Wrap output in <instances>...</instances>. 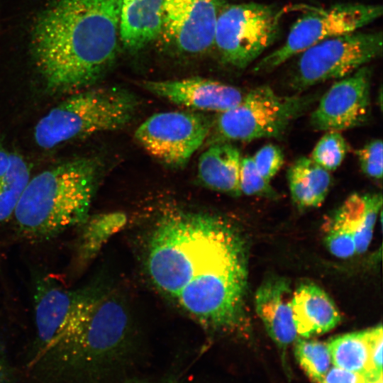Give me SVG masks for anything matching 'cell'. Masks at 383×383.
I'll list each match as a JSON object with an SVG mask.
<instances>
[{
    "mask_svg": "<svg viewBox=\"0 0 383 383\" xmlns=\"http://www.w3.org/2000/svg\"><path fill=\"white\" fill-rule=\"evenodd\" d=\"M145 267L155 288L207 331L231 332L243 325L248 248L228 220L167 211L149 235Z\"/></svg>",
    "mask_w": 383,
    "mask_h": 383,
    "instance_id": "6da1fadb",
    "label": "cell"
},
{
    "mask_svg": "<svg viewBox=\"0 0 383 383\" xmlns=\"http://www.w3.org/2000/svg\"><path fill=\"white\" fill-rule=\"evenodd\" d=\"M122 0H50L32 32V53L46 89L72 94L106 74L118 53Z\"/></svg>",
    "mask_w": 383,
    "mask_h": 383,
    "instance_id": "7a4b0ae2",
    "label": "cell"
},
{
    "mask_svg": "<svg viewBox=\"0 0 383 383\" xmlns=\"http://www.w3.org/2000/svg\"><path fill=\"white\" fill-rule=\"evenodd\" d=\"M99 176V163L81 157L29 179L13 214L19 233L26 238L43 240L84 224Z\"/></svg>",
    "mask_w": 383,
    "mask_h": 383,
    "instance_id": "3957f363",
    "label": "cell"
},
{
    "mask_svg": "<svg viewBox=\"0 0 383 383\" xmlns=\"http://www.w3.org/2000/svg\"><path fill=\"white\" fill-rule=\"evenodd\" d=\"M137 106L132 93L118 87L72 93L38 122L35 141L42 148L51 149L97 133L121 128L131 121Z\"/></svg>",
    "mask_w": 383,
    "mask_h": 383,
    "instance_id": "277c9868",
    "label": "cell"
},
{
    "mask_svg": "<svg viewBox=\"0 0 383 383\" xmlns=\"http://www.w3.org/2000/svg\"><path fill=\"white\" fill-rule=\"evenodd\" d=\"M130 326V316L123 302L99 287L67 332L48 353L70 365L97 363L121 349Z\"/></svg>",
    "mask_w": 383,
    "mask_h": 383,
    "instance_id": "5b68a950",
    "label": "cell"
},
{
    "mask_svg": "<svg viewBox=\"0 0 383 383\" xmlns=\"http://www.w3.org/2000/svg\"><path fill=\"white\" fill-rule=\"evenodd\" d=\"M316 94L282 96L270 87H257L213 120V143L280 138L316 101Z\"/></svg>",
    "mask_w": 383,
    "mask_h": 383,
    "instance_id": "8992f818",
    "label": "cell"
},
{
    "mask_svg": "<svg viewBox=\"0 0 383 383\" xmlns=\"http://www.w3.org/2000/svg\"><path fill=\"white\" fill-rule=\"evenodd\" d=\"M284 11L248 2L225 5L217 20L214 44L222 61L244 69L277 39Z\"/></svg>",
    "mask_w": 383,
    "mask_h": 383,
    "instance_id": "52a82bcc",
    "label": "cell"
},
{
    "mask_svg": "<svg viewBox=\"0 0 383 383\" xmlns=\"http://www.w3.org/2000/svg\"><path fill=\"white\" fill-rule=\"evenodd\" d=\"M382 14L381 5L343 3L313 8L303 14L291 28L282 46L260 59L253 72L265 74L296 55L331 38L357 31Z\"/></svg>",
    "mask_w": 383,
    "mask_h": 383,
    "instance_id": "ba28073f",
    "label": "cell"
},
{
    "mask_svg": "<svg viewBox=\"0 0 383 383\" xmlns=\"http://www.w3.org/2000/svg\"><path fill=\"white\" fill-rule=\"evenodd\" d=\"M382 53L381 31H355L331 38L299 54L290 87L299 92L330 79L344 78Z\"/></svg>",
    "mask_w": 383,
    "mask_h": 383,
    "instance_id": "9c48e42d",
    "label": "cell"
},
{
    "mask_svg": "<svg viewBox=\"0 0 383 383\" xmlns=\"http://www.w3.org/2000/svg\"><path fill=\"white\" fill-rule=\"evenodd\" d=\"M213 120L184 111L157 113L136 129L135 138L152 157L174 167L184 165L211 131Z\"/></svg>",
    "mask_w": 383,
    "mask_h": 383,
    "instance_id": "30bf717a",
    "label": "cell"
},
{
    "mask_svg": "<svg viewBox=\"0 0 383 383\" xmlns=\"http://www.w3.org/2000/svg\"><path fill=\"white\" fill-rule=\"evenodd\" d=\"M226 0H164L160 35L179 53L197 55L214 44L218 15Z\"/></svg>",
    "mask_w": 383,
    "mask_h": 383,
    "instance_id": "8fae6325",
    "label": "cell"
},
{
    "mask_svg": "<svg viewBox=\"0 0 383 383\" xmlns=\"http://www.w3.org/2000/svg\"><path fill=\"white\" fill-rule=\"evenodd\" d=\"M99 287L68 289L54 277L40 279L35 292V321L41 353H49L67 332Z\"/></svg>",
    "mask_w": 383,
    "mask_h": 383,
    "instance_id": "7c38bea8",
    "label": "cell"
},
{
    "mask_svg": "<svg viewBox=\"0 0 383 383\" xmlns=\"http://www.w3.org/2000/svg\"><path fill=\"white\" fill-rule=\"evenodd\" d=\"M372 74L365 65L335 82L311 114L313 128L339 131L365 124L371 113Z\"/></svg>",
    "mask_w": 383,
    "mask_h": 383,
    "instance_id": "4fadbf2b",
    "label": "cell"
},
{
    "mask_svg": "<svg viewBox=\"0 0 383 383\" xmlns=\"http://www.w3.org/2000/svg\"><path fill=\"white\" fill-rule=\"evenodd\" d=\"M141 86L149 92L190 109L222 113L236 106L242 91L219 81L189 77L165 81H144Z\"/></svg>",
    "mask_w": 383,
    "mask_h": 383,
    "instance_id": "5bb4252c",
    "label": "cell"
},
{
    "mask_svg": "<svg viewBox=\"0 0 383 383\" xmlns=\"http://www.w3.org/2000/svg\"><path fill=\"white\" fill-rule=\"evenodd\" d=\"M292 296L289 281L272 275L262 281L255 296L259 318L271 339L283 351L299 337L293 320Z\"/></svg>",
    "mask_w": 383,
    "mask_h": 383,
    "instance_id": "9a60e30c",
    "label": "cell"
},
{
    "mask_svg": "<svg viewBox=\"0 0 383 383\" xmlns=\"http://www.w3.org/2000/svg\"><path fill=\"white\" fill-rule=\"evenodd\" d=\"M292 315L299 336L304 338L327 333L341 321L333 299L312 282L302 283L293 292Z\"/></svg>",
    "mask_w": 383,
    "mask_h": 383,
    "instance_id": "2e32d148",
    "label": "cell"
},
{
    "mask_svg": "<svg viewBox=\"0 0 383 383\" xmlns=\"http://www.w3.org/2000/svg\"><path fill=\"white\" fill-rule=\"evenodd\" d=\"M164 0H122L119 39L135 52L160 36Z\"/></svg>",
    "mask_w": 383,
    "mask_h": 383,
    "instance_id": "e0dca14e",
    "label": "cell"
},
{
    "mask_svg": "<svg viewBox=\"0 0 383 383\" xmlns=\"http://www.w3.org/2000/svg\"><path fill=\"white\" fill-rule=\"evenodd\" d=\"M239 150L230 142L215 143L200 156L198 177L203 185L233 196H240Z\"/></svg>",
    "mask_w": 383,
    "mask_h": 383,
    "instance_id": "ac0fdd59",
    "label": "cell"
},
{
    "mask_svg": "<svg viewBox=\"0 0 383 383\" xmlns=\"http://www.w3.org/2000/svg\"><path fill=\"white\" fill-rule=\"evenodd\" d=\"M287 177L293 203L302 210L320 206L332 184L329 171L307 157L296 160Z\"/></svg>",
    "mask_w": 383,
    "mask_h": 383,
    "instance_id": "d6986e66",
    "label": "cell"
},
{
    "mask_svg": "<svg viewBox=\"0 0 383 383\" xmlns=\"http://www.w3.org/2000/svg\"><path fill=\"white\" fill-rule=\"evenodd\" d=\"M327 343L333 365L362 374L369 382L367 330L338 335Z\"/></svg>",
    "mask_w": 383,
    "mask_h": 383,
    "instance_id": "ffe728a7",
    "label": "cell"
},
{
    "mask_svg": "<svg viewBox=\"0 0 383 383\" xmlns=\"http://www.w3.org/2000/svg\"><path fill=\"white\" fill-rule=\"evenodd\" d=\"M29 169L25 160L13 154L10 167L0 177V224L10 218L19 197L30 179Z\"/></svg>",
    "mask_w": 383,
    "mask_h": 383,
    "instance_id": "44dd1931",
    "label": "cell"
},
{
    "mask_svg": "<svg viewBox=\"0 0 383 383\" xmlns=\"http://www.w3.org/2000/svg\"><path fill=\"white\" fill-rule=\"evenodd\" d=\"M294 354L306 375L316 383L333 365L327 343L299 337L295 341Z\"/></svg>",
    "mask_w": 383,
    "mask_h": 383,
    "instance_id": "7402d4cb",
    "label": "cell"
},
{
    "mask_svg": "<svg viewBox=\"0 0 383 383\" xmlns=\"http://www.w3.org/2000/svg\"><path fill=\"white\" fill-rule=\"evenodd\" d=\"M348 150V143L342 134L339 131H329L318 141L310 157L324 169L335 170L341 165Z\"/></svg>",
    "mask_w": 383,
    "mask_h": 383,
    "instance_id": "603a6c76",
    "label": "cell"
},
{
    "mask_svg": "<svg viewBox=\"0 0 383 383\" xmlns=\"http://www.w3.org/2000/svg\"><path fill=\"white\" fill-rule=\"evenodd\" d=\"M239 187L241 194L277 199L279 196L257 170L252 157L241 159Z\"/></svg>",
    "mask_w": 383,
    "mask_h": 383,
    "instance_id": "cb8c5ba5",
    "label": "cell"
},
{
    "mask_svg": "<svg viewBox=\"0 0 383 383\" xmlns=\"http://www.w3.org/2000/svg\"><path fill=\"white\" fill-rule=\"evenodd\" d=\"M323 227L325 244L332 255L346 259L356 254L354 236L351 232L329 218Z\"/></svg>",
    "mask_w": 383,
    "mask_h": 383,
    "instance_id": "d4e9b609",
    "label": "cell"
},
{
    "mask_svg": "<svg viewBox=\"0 0 383 383\" xmlns=\"http://www.w3.org/2000/svg\"><path fill=\"white\" fill-rule=\"evenodd\" d=\"M360 169L367 177L382 179L383 146L381 139H374L356 152Z\"/></svg>",
    "mask_w": 383,
    "mask_h": 383,
    "instance_id": "484cf974",
    "label": "cell"
},
{
    "mask_svg": "<svg viewBox=\"0 0 383 383\" xmlns=\"http://www.w3.org/2000/svg\"><path fill=\"white\" fill-rule=\"evenodd\" d=\"M252 158L260 174L268 182L279 172L284 160L281 148L273 144L262 147Z\"/></svg>",
    "mask_w": 383,
    "mask_h": 383,
    "instance_id": "4316f807",
    "label": "cell"
},
{
    "mask_svg": "<svg viewBox=\"0 0 383 383\" xmlns=\"http://www.w3.org/2000/svg\"><path fill=\"white\" fill-rule=\"evenodd\" d=\"M370 347L369 382L382 378V343L383 332L382 324L367 330Z\"/></svg>",
    "mask_w": 383,
    "mask_h": 383,
    "instance_id": "83f0119b",
    "label": "cell"
},
{
    "mask_svg": "<svg viewBox=\"0 0 383 383\" xmlns=\"http://www.w3.org/2000/svg\"><path fill=\"white\" fill-rule=\"evenodd\" d=\"M319 383H368V381L362 374L333 365Z\"/></svg>",
    "mask_w": 383,
    "mask_h": 383,
    "instance_id": "f1b7e54d",
    "label": "cell"
},
{
    "mask_svg": "<svg viewBox=\"0 0 383 383\" xmlns=\"http://www.w3.org/2000/svg\"><path fill=\"white\" fill-rule=\"evenodd\" d=\"M7 374V367L0 344V383H6Z\"/></svg>",
    "mask_w": 383,
    "mask_h": 383,
    "instance_id": "f546056e",
    "label": "cell"
},
{
    "mask_svg": "<svg viewBox=\"0 0 383 383\" xmlns=\"http://www.w3.org/2000/svg\"><path fill=\"white\" fill-rule=\"evenodd\" d=\"M371 383H382V378H380L377 381H375V382H371Z\"/></svg>",
    "mask_w": 383,
    "mask_h": 383,
    "instance_id": "4dcf8cb0",
    "label": "cell"
},
{
    "mask_svg": "<svg viewBox=\"0 0 383 383\" xmlns=\"http://www.w3.org/2000/svg\"><path fill=\"white\" fill-rule=\"evenodd\" d=\"M126 383H146V382H130ZM161 383H167V382H161Z\"/></svg>",
    "mask_w": 383,
    "mask_h": 383,
    "instance_id": "1f68e13d",
    "label": "cell"
},
{
    "mask_svg": "<svg viewBox=\"0 0 383 383\" xmlns=\"http://www.w3.org/2000/svg\"><path fill=\"white\" fill-rule=\"evenodd\" d=\"M368 383H371V382H368Z\"/></svg>",
    "mask_w": 383,
    "mask_h": 383,
    "instance_id": "d6a6232c",
    "label": "cell"
}]
</instances>
